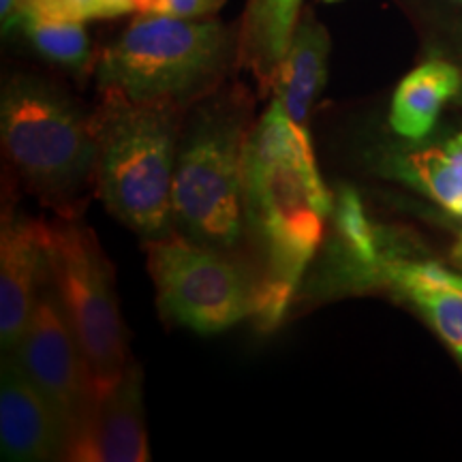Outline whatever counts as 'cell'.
<instances>
[{
  "instance_id": "15",
  "label": "cell",
  "mask_w": 462,
  "mask_h": 462,
  "mask_svg": "<svg viewBox=\"0 0 462 462\" xmlns=\"http://www.w3.org/2000/svg\"><path fill=\"white\" fill-rule=\"evenodd\" d=\"M460 71L446 60H429L404 75L392 99L390 126L404 140L418 142L435 126L446 103L460 90Z\"/></svg>"
},
{
  "instance_id": "10",
  "label": "cell",
  "mask_w": 462,
  "mask_h": 462,
  "mask_svg": "<svg viewBox=\"0 0 462 462\" xmlns=\"http://www.w3.org/2000/svg\"><path fill=\"white\" fill-rule=\"evenodd\" d=\"M0 458L69 460V432L14 356L0 364Z\"/></svg>"
},
{
  "instance_id": "20",
  "label": "cell",
  "mask_w": 462,
  "mask_h": 462,
  "mask_svg": "<svg viewBox=\"0 0 462 462\" xmlns=\"http://www.w3.org/2000/svg\"><path fill=\"white\" fill-rule=\"evenodd\" d=\"M154 0H101V20L103 17H118L125 14H148Z\"/></svg>"
},
{
  "instance_id": "22",
  "label": "cell",
  "mask_w": 462,
  "mask_h": 462,
  "mask_svg": "<svg viewBox=\"0 0 462 462\" xmlns=\"http://www.w3.org/2000/svg\"><path fill=\"white\" fill-rule=\"evenodd\" d=\"M432 273H435L439 281L446 282V285H449L452 289H456V291L462 293V274L449 273V270L441 268V265H437V263H432Z\"/></svg>"
},
{
  "instance_id": "7",
  "label": "cell",
  "mask_w": 462,
  "mask_h": 462,
  "mask_svg": "<svg viewBox=\"0 0 462 462\" xmlns=\"http://www.w3.org/2000/svg\"><path fill=\"white\" fill-rule=\"evenodd\" d=\"M161 315L199 334H217L255 315L257 281L229 259L173 229L146 242Z\"/></svg>"
},
{
  "instance_id": "8",
  "label": "cell",
  "mask_w": 462,
  "mask_h": 462,
  "mask_svg": "<svg viewBox=\"0 0 462 462\" xmlns=\"http://www.w3.org/2000/svg\"><path fill=\"white\" fill-rule=\"evenodd\" d=\"M9 356L54 409L69 432V449L97 404V390L50 282L39 293L31 321Z\"/></svg>"
},
{
  "instance_id": "12",
  "label": "cell",
  "mask_w": 462,
  "mask_h": 462,
  "mask_svg": "<svg viewBox=\"0 0 462 462\" xmlns=\"http://www.w3.org/2000/svg\"><path fill=\"white\" fill-rule=\"evenodd\" d=\"M340 273L346 282L383 285L398 298L411 302L462 364V293L437 279L432 262H413L396 255L383 242V248L371 263L343 265Z\"/></svg>"
},
{
  "instance_id": "21",
  "label": "cell",
  "mask_w": 462,
  "mask_h": 462,
  "mask_svg": "<svg viewBox=\"0 0 462 462\" xmlns=\"http://www.w3.org/2000/svg\"><path fill=\"white\" fill-rule=\"evenodd\" d=\"M0 17L3 28H14L20 22V0H0Z\"/></svg>"
},
{
  "instance_id": "13",
  "label": "cell",
  "mask_w": 462,
  "mask_h": 462,
  "mask_svg": "<svg viewBox=\"0 0 462 462\" xmlns=\"http://www.w3.org/2000/svg\"><path fill=\"white\" fill-rule=\"evenodd\" d=\"M330 48V34L326 26L317 22L313 14L300 17L287 54L270 88L273 99L285 107L287 116L300 129L309 131L310 112L326 86Z\"/></svg>"
},
{
  "instance_id": "24",
  "label": "cell",
  "mask_w": 462,
  "mask_h": 462,
  "mask_svg": "<svg viewBox=\"0 0 462 462\" xmlns=\"http://www.w3.org/2000/svg\"><path fill=\"white\" fill-rule=\"evenodd\" d=\"M323 3H338V0H323Z\"/></svg>"
},
{
  "instance_id": "9",
  "label": "cell",
  "mask_w": 462,
  "mask_h": 462,
  "mask_svg": "<svg viewBox=\"0 0 462 462\" xmlns=\"http://www.w3.org/2000/svg\"><path fill=\"white\" fill-rule=\"evenodd\" d=\"M48 282V223L14 208L0 227V346L11 354L20 343L39 293Z\"/></svg>"
},
{
  "instance_id": "17",
  "label": "cell",
  "mask_w": 462,
  "mask_h": 462,
  "mask_svg": "<svg viewBox=\"0 0 462 462\" xmlns=\"http://www.w3.org/2000/svg\"><path fill=\"white\" fill-rule=\"evenodd\" d=\"M22 31L39 54L58 65L82 69L90 60V42L84 22L39 20V17H22Z\"/></svg>"
},
{
  "instance_id": "3",
  "label": "cell",
  "mask_w": 462,
  "mask_h": 462,
  "mask_svg": "<svg viewBox=\"0 0 462 462\" xmlns=\"http://www.w3.org/2000/svg\"><path fill=\"white\" fill-rule=\"evenodd\" d=\"M234 51L238 37L221 22L148 11L103 51L97 82L129 101L182 109L215 88Z\"/></svg>"
},
{
  "instance_id": "11",
  "label": "cell",
  "mask_w": 462,
  "mask_h": 462,
  "mask_svg": "<svg viewBox=\"0 0 462 462\" xmlns=\"http://www.w3.org/2000/svg\"><path fill=\"white\" fill-rule=\"evenodd\" d=\"M73 462H148V430L143 411V373L126 364L123 377L97 398L88 421L69 449Z\"/></svg>"
},
{
  "instance_id": "19",
  "label": "cell",
  "mask_w": 462,
  "mask_h": 462,
  "mask_svg": "<svg viewBox=\"0 0 462 462\" xmlns=\"http://www.w3.org/2000/svg\"><path fill=\"white\" fill-rule=\"evenodd\" d=\"M225 5V0H154V14H165L184 20H201V17L217 14Z\"/></svg>"
},
{
  "instance_id": "23",
  "label": "cell",
  "mask_w": 462,
  "mask_h": 462,
  "mask_svg": "<svg viewBox=\"0 0 462 462\" xmlns=\"http://www.w3.org/2000/svg\"><path fill=\"white\" fill-rule=\"evenodd\" d=\"M452 259L462 268V231L458 234V240H456V245L452 248Z\"/></svg>"
},
{
  "instance_id": "2",
  "label": "cell",
  "mask_w": 462,
  "mask_h": 462,
  "mask_svg": "<svg viewBox=\"0 0 462 462\" xmlns=\"http://www.w3.org/2000/svg\"><path fill=\"white\" fill-rule=\"evenodd\" d=\"M92 116L97 135L95 180L109 215L142 238L154 240L173 229V173L178 159V116L165 103H135L103 92Z\"/></svg>"
},
{
  "instance_id": "6",
  "label": "cell",
  "mask_w": 462,
  "mask_h": 462,
  "mask_svg": "<svg viewBox=\"0 0 462 462\" xmlns=\"http://www.w3.org/2000/svg\"><path fill=\"white\" fill-rule=\"evenodd\" d=\"M0 137L11 165L45 198H69L95 176L92 120L32 79H14L0 101Z\"/></svg>"
},
{
  "instance_id": "14",
  "label": "cell",
  "mask_w": 462,
  "mask_h": 462,
  "mask_svg": "<svg viewBox=\"0 0 462 462\" xmlns=\"http://www.w3.org/2000/svg\"><path fill=\"white\" fill-rule=\"evenodd\" d=\"M302 0H248L238 32V60L270 92L300 22Z\"/></svg>"
},
{
  "instance_id": "1",
  "label": "cell",
  "mask_w": 462,
  "mask_h": 462,
  "mask_svg": "<svg viewBox=\"0 0 462 462\" xmlns=\"http://www.w3.org/2000/svg\"><path fill=\"white\" fill-rule=\"evenodd\" d=\"M332 212L334 195L317 167L310 133L270 99L245 150V221L263 251L253 315L259 330L281 326Z\"/></svg>"
},
{
  "instance_id": "4",
  "label": "cell",
  "mask_w": 462,
  "mask_h": 462,
  "mask_svg": "<svg viewBox=\"0 0 462 462\" xmlns=\"http://www.w3.org/2000/svg\"><path fill=\"white\" fill-rule=\"evenodd\" d=\"M245 114L210 107L198 116L178 148L171 204L173 227L199 245L229 253L240 245L245 221Z\"/></svg>"
},
{
  "instance_id": "16",
  "label": "cell",
  "mask_w": 462,
  "mask_h": 462,
  "mask_svg": "<svg viewBox=\"0 0 462 462\" xmlns=\"http://www.w3.org/2000/svg\"><path fill=\"white\" fill-rule=\"evenodd\" d=\"M394 176L462 218V131L452 140L390 161Z\"/></svg>"
},
{
  "instance_id": "18",
  "label": "cell",
  "mask_w": 462,
  "mask_h": 462,
  "mask_svg": "<svg viewBox=\"0 0 462 462\" xmlns=\"http://www.w3.org/2000/svg\"><path fill=\"white\" fill-rule=\"evenodd\" d=\"M22 17L60 22L101 20V0H20V20Z\"/></svg>"
},
{
  "instance_id": "5",
  "label": "cell",
  "mask_w": 462,
  "mask_h": 462,
  "mask_svg": "<svg viewBox=\"0 0 462 462\" xmlns=\"http://www.w3.org/2000/svg\"><path fill=\"white\" fill-rule=\"evenodd\" d=\"M48 282L99 398L123 377L129 356L112 263L82 221L62 218L48 225Z\"/></svg>"
}]
</instances>
